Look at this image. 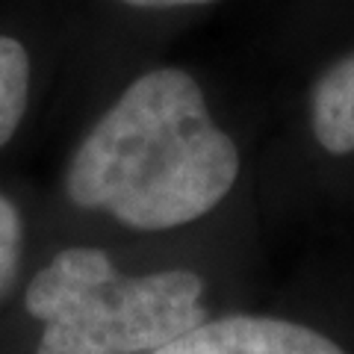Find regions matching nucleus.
Instances as JSON below:
<instances>
[{
    "mask_svg": "<svg viewBox=\"0 0 354 354\" xmlns=\"http://www.w3.org/2000/svg\"><path fill=\"white\" fill-rule=\"evenodd\" d=\"M239 177V151L180 68L133 80L97 118L68 165L65 189L133 230H171L207 216Z\"/></svg>",
    "mask_w": 354,
    "mask_h": 354,
    "instance_id": "nucleus-1",
    "label": "nucleus"
},
{
    "mask_svg": "<svg viewBox=\"0 0 354 354\" xmlns=\"http://www.w3.org/2000/svg\"><path fill=\"white\" fill-rule=\"evenodd\" d=\"M204 283L186 269L115 272L97 248L74 245L27 286V310L44 325L36 354H151L207 319Z\"/></svg>",
    "mask_w": 354,
    "mask_h": 354,
    "instance_id": "nucleus-2",
    "label": "nucleus"
},
{
    "mask_svg": "<svg viewBox=\"0 0 354 354\" xmlns=\"http://www.w3.org/2000/svg\"><path fill=\"white\" fill-rule=\"evenodd\" d=\"M151 354H348L322 330L274 316H221Z\"/></svg>",
    "mask_w": 354,
    "mask_h": 354,
    "instance_id": "nucleus-3",
    "label": "nucleus"
},
{
    "mask_svg": "<svg viewBox=\"0 0 354 354\" xmlns=\"http://www.w3.org/2000/svg\"><path fill=\"white\" fill-rule=\"evenodd\" d=\"M310 130L330 157L354 153V53L316 80L310 92Z\"/></svg>",
    "mask_w": 354,
    "mask_h": 354,
    "instance_id": "nucleus-4",
    "label": "nucleus"
},
{
    "mask_svg": "<svg viewBox=\"0 0 354 354\" xmlns=\"http://www.w3.org/2000/svg\"><path fill=\"white\" fill-rule=\"evenodd\" d=\"M30 92V59L24 44L0 36V148L15 136Z\"/></svg>",
    "mask_w": 354,
    "mask_h": 354,
    "instance_id": "nucleus-5",
    "label": "nucleus"
},
{
    "mask_svg": "<svg viewBox=\"0 0 354 354\" xmlns=\"http://www.w3.org/2000/svg\"><path fill=\"white\" fill-rule=\"evenodd\" d=\"M21 239H24V230H21L18 209L6 195H0V298L9 292L18 274Z\"/></svg>",
    "mask_w": 354,
    "mask_h": 354,
    "instance_id": "nucleus-6",
    "label": "nucleus"
},
{
    "mask_svg": "<svg viewBox=\"0 0 354 354\" xmlns=\"http://www.w3.org/2000/svg\"><path fill=\"white\" fill-rule=\"evenodd\" d=\"M124 3L142 9H171V6H201V3H213V0H124Z\"/></svg>",
    "mask_w": 354,
    "mask_h": 354,
    "instance_id": "nucleus-7",
    "label": "nucleus"
}]
</instances>
